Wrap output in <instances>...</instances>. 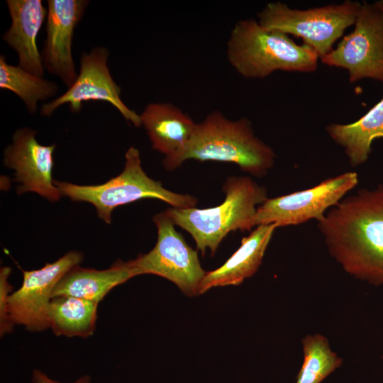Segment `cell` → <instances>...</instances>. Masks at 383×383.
<instances>
[{"label":"cell","mask_w":383,"mask_h":383,"mask_svg":"<svg viewBox=\"0 0 383 383\" xmlns=\"http://www.w3.org/2000/svg\"><path fill=\"white\" fill-rule=\"evenodd\" d=\"M330 255L353 277L383 285V186L342 199L318 221Z\"/></svg>","instance_id":"6da1fadb"},{"label":"cell","mask_w":383,"mask_h":383,"mask_svg":"<svg viewBox=\"0 0 383 383\" xmlns=\"http://www.w3.org/2000/svg\"><path fill=\"white\" fill-rule=\"evenodd\" d=\"M274 158L273 150L255 135L248 118L230 120L220 111H214L196 123L185 146L165 157L163 164L166 169L174 170L189 159L231 162L260 177L272 167Z\"/></svg>","instance_id":"7a4b0ae2"},{"label":"cell","mask_w":383,"mask_h":383,"mask_svg":"<svg viewBox=\"0 0 383 383\" xmlns=\"http://www.w3.org/2000/svg\"><path fill=\"white\" fill-rule=\"evenodd\" d=\"M318 54L298 45L282 32L262 26L252 18L238 21L227 42V58L241 76L260 79L275 71L310 72L317 68Z\"/></svg>","instance_id":"3957f363"},{"label":"cell","mask_w":383,"mask_h":383,"mask_svg":"<svg viewBox=\"0 0 383 383\" xmlns=\"http://www.w3.org/2000/svg\"><path fill=\"white\" fill-rule=\"evenodd\" d=\"M223 202L215 207L199 209L172 207L165 212L175 225L189 233L197 249L213 255L221 240L231 231H250L254 226L257 206L267 199V191L248 177L227 179Z\"/></svg>","instance_id":"277c9868"},{"label":"cell","mask_w":383,"mask_h":383,"mask_svg":"<svg viewBox=\"0 0 383 383\" xmlns=\"http://www.w3.org/2000/svg\"><path fill=\"white\" fill-rule=\"evenodd\" d=\"M125 157L123 170L104 184L79 185L55 180V184L62 196L73 201L92 204L98 217L107 224L111 223L114 209L141 199H160L177 208H192L196 206V197L172 192L164 188L160 182L150 178L141 166L138 149L130 147Z\"/></svg>","instance_id":"5b68a950"},{"label":"cell","mask_w":383,"mask_h":383,"mask_svg":"<svg viewBox=\"0 0 383 383\" xmlns=\"http://www.w3.org/2000/svg\"><path fill=\"white\" fill-rule=\"evenodd\" d=\"M362 3L347 0L340 4L299 10L279 1L270 2L257 14L264 28L302 38L322 57L355 22Z\"/></svg>","instance_id":"8992f818"},{"label":"cell","mask_w":383,"mask_h":383,"mask_svg":"<svg viewBox=\"0 0 383 383\" xmlns=\"http://www.w3.org/2000/svg\"><path fill=\"white\" fill-rule=\"evenodd\" d=\"M157 230L155 247L132 260L138 274H152L174 283L186 295L199 294V287L206 274L199 262L197 251L178 233L165 212L155 214Z\"/></svg>","instance_id":"52a82bcc"},{"label":"cell","mask_w":383,"mask_h":383,"mask_svg":"<svg viewBox=\"0 0 383 383\" xmlns=\"http://www.w3.org/2000/svg\"><path fill=\"white\" fill-rule=\"evenodd\" d=\"M354 24L321 62L346 69L351 83L364 78L383 82V11L374 3H362Z\"/></svg>","instance_id":"ba28073f"},{"label":"cell","mask_w":383,"mask_h":383,"mask_svg":"<svg viewBox=\"0 0 383 383\" xmlns=\"http://www.w3.org/2000/svg\"><path fill=\"white\" fill-rule=\"evenodd\" d=\"M358 183L355 172L327 179L311 188L267 199L256 211L254 226L277 227L299 225L311 219L320 221L328 208L338 204Z\"/></svg>","instance_id":"9c48e42d"},{"label":"cell","mask_w":383,"mask_h":383,"mask_svg":"<svg viewBox=\"0 0 383 383\" xmlns=\"http://www.w3.org/2000/svg\"><path fill=\"white\" fill-rule=\"evenodd\" d=\"M83 260V254L70 251L53 262L23 270L21 286L11 293L8 304L12 323L33 332L50 328L49 306L55 287L62 277Z\"/></svg>","instance_id":"30bf717a"},{"label":"cell","mask_w":383,"mask_h":383,"mask_svg":"<svg viewBox=\"0 0 383 383\" xmlns=\"http://www.w3.org/2000/svg\"><path fill=\"white\" fill-rule=\"evenodd\" d=\"M109 52L106 48H92L80 58V70L74 82L62 95L40 108L44 116H51L60 106L67 104L72 113L82 109V104L101 101L111 104L128 123L142 126L140 115L129 109L121 98V87L113 79L107 65Z\"/></svg>","instance_id":"8fae6325"},{"label":"cell","mask_w":383,"mask_h":383,"mask_svg":"<svg viewBox=\"0 0 383 383\" xmlns=\"http://www.w3.org/2000/svg\"><path fill=\"white\" fill-rule=\"evenodd\" d=\"M36 133L29 128L16 130L4 151V164L14 170L18 194L34 192L55 202L62 196L52 177L56 145L40 144Z\"/></svg>","instance_id":"7c38bea8"},{"label":"cell","mask_w":383,"mask_h":383,"mask_svg":"<svg viewBox=\"0 0 383 383\" xmlns=\"http://www.w3.org/2000/svg\"><path fill=\"white\" fill-rule=\"evenodd\" d=\"M46 38L41 53L44 67L69 88L76 80L72 45L74 28L89 4L86 0H48Z\"/></svg>","instance_id":"4fadbf2b"},{"label":"cell","mask_w":383,"mask_h":383,"mask_svg":"<svg viewBox=\"0 0 383 383\" xmlns=\"http://www.w3.org/2000/svg\"><path fill=\"white\" fill-rule=\"evenodd\" d=\"M6 4L11 24L2 39L16 51L21 67L43 77L45 67L37 38L48 9L41 0H7Z\"/></svg>","instance_id":"5bb4252c"},{"label":"cell","mask_w":383,"mask_h":383,"mask_svg":"<svg viewBox=\"0 0 383 383\" xmlns=\"http://www.w3.org/2000/svg\"><path fill=\"white\" fill-rule=\"evenodd\" d=\"M277 228L273 223L260 225L243 238L239 248L222 266L206 272L199 287V294L212 287L240 284L252 276L260 266Z\"/></svg>","instance_id":"9a60e30c"},{"label":"cell","mask_w":383,"mask_h":383,"mask_svg":"<svg viewBox=\"0 0 383 383\" xmlns=\"http://www.w3.org/2000/svg\"><path fill=\"white\" fill-rule=\"evenodd\" d=\"M152 148L170 157L180 151L196 126L193 119L170 103H151L140 114Z\"/></svg>","instance_id":"2e32d148"},{"label":"cell","mask_w":383,"mask_h":383,"mask_svg":"<svg viewBox=\"0 0 383 383\" xmlns=\"http://www.w3.org/2000/svg\"><path fill=\"white\" fill-rule=\"evenodd\" d=\"M138 276L132 260L116 261L105 270L77 265L67 272L54 289L52 298L70 296L99 303L114 287Z\"/></svg>","instance_id":"e0dca14e"},{"label":"cell","mask_w":383,"mask_h":383,"mask_svg":"<svg viewBox=\"0 0 383 383\" xmlns=\"http://www.w3.org/2000/svg\"><path fill=\"white\" fill-rule=\"evenodd\" d=\"M326 131L344 148L350 165L365 163L371 152L372 141L383 138V97L357 121L349 124L332 123Z\"/></svg>","instance_id":"ac0fdd59"},{"label":"cell","mask_w":383,"mask_h":383,"mask_svg":"<svg viewBox=\"0 0 383 383\" xmlns=\"http://www.w3.org/2000/svg\"><path fill=\"white\" fill-rule=\"evenodd\" d=\"M98 304L70 296L53 297L48 312L50 328L57 336L88 338L95 331Z\"/></svg>","instance_id":"d6986e66"},{"label":"cell","mask_w":383,"mask_h":383,"mask_svg":"<svg viewBox=\"0 0 383 383\" xmlns=\"http://www.w3.org/2000/svg\"><path fill=\"white\" fill-rule=\"evenodd\" d=\"M0 88L16 94L30 113H35L39 101L53 97L58 91L55 82L36 76L19 65L7 63L3 55L0 56Z\"/></svg>","instance_id":"ffe728a7"},{"label":"cell","mask_w":383,"mask_h":383,"mask_svg":"<svg viewBox=\"0 0 383 383\" xmlns=\"http://www.w3.org/2000/svg\"><path fill=\"white\" fill-rule=\"evenodd\" d=\"M301 343L304 361L295 383H321L342 365L343 359L323 335H308Z\"/></svg>","instance_id":"44dd1931"},{"label":"cell","mask_w":383,"mask_h":383,"mask_svg":"<svg viewBox=\"0 0 383 383\" xmlns=\"http://www.w3.org/2000/svg\"><path fill=\"white\" fill-rule=\"evenodd\" d=\"M11 272L9 267L4 266L0 270V335L1 337L10 333L14 325L11 321L8 312V304L12 286L9 282Z\"/></svg>","instance_id":"7402d4cb"},{"label":"cell","mask_w":383,"mask_h":383,"mask_svg":"<svg viewBox=\"0 0 383 383\" xmlns=\"http://www.w3.org/2000/svg\"><path fill=\"white\" fill-rule=\"evenodd\" d=\"M31 382L33 383H62L51 379L45 373L38 369L33 371ZM70 383H91V379L89 375L85 374Z\"/></svg>","instance_id":"603a6c76"},{"label":"cell","mask_w":383,"mask_h":383,"mask_svg":"<svg viewBox=\"0 0 383 383\" xmlns=\"http://www.w3.org/2000/svg\"><path fill=\"white\" fill-rule=\"evenodd\" d=\"M377 7L383 11V0L377 1L374 3Z\"/></svg>","instance_id":"cb8c5ba5"}]
</instances>
